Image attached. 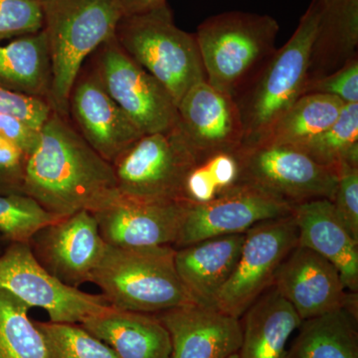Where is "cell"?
I'll return each instance as SVG.
<instances>
[{
  "mask_svg": "<svg viewBox=\"0 0 358 358\" xmlns=\"http://www.w3.org/2000/svg\"><path fill=\"white\" fill-rule=\"evenodd\" d=\"M23 193L61 217L94 213L120 196L112 164L55 112L27 155Z\"/></svg>",
  "mask_w": 358,
  "mask_h": 358,
  "instance_id": "6da1fadb",
  "label": "cell"
},
{
  "mask_svg": "<svg viewBox=\"0 0 358 358\" xmlns=\"http://www.w3.org/2000/svg\"><path fill=\"white\" fill-rule=\"evenodd\" d=\"M41 6L51 62L49 102L67 117L85 61L115 36L124 13L117 0H43Z\"/></svg>",
  "mask_w": 358,
  "mask_h": 358,
  "instance_id": "7a4b0ae2",
  "label": "cell"
},
{
  "mask_svg": "<svg viewBox=\"0 0 358 358\" xmlns=\"http://www.w3.org/2000/svg\"><path fill=\"white\" fill-rule=\"evenodd\" d=\"M324 1H310L291 38L275 51L253 81L234 99L243 122V147L258 145L303 95L310 49Z\"/></svg>",
  "mask_w": 358,
  "mask_h": 358,
  "instance_id": "3957f363",
  "label": "cell"
},
{
  "mask_svg": "<svg viewBox=\"0 0 358 358\" xmlns=\"http://www.w3.org/2000/svg\"><path fill=\"white\" fill-rule=\"evenodd\" d=\"M279 30L268 14L228 11L205 20L194 34L206 81L236 98L277 50Z\"/></svg>",
  "mask_w": 358,
  "mask_h": 358,
  "instance_id": "277c9868",
  "label": "cell"
},
{
  "mask_svg": "<svg viewBox=\"0 0 358 358\" xmlns=\"http://www.w3.org/2000/svg\"><path fill=\"white\" fill-rule=\"evenodd\" d=\"M173 246L119 248L108 245L92 282L112 307L159 313L194 303L179 279Z\"/></svg>",
  "mask_w": 358,
  "mask_h": 358,
  "instance_id": "5b68a950",
  "label": "cell"
},
{
  "mask_svg": "<svg viewBox=\"0 0 358 358\" xmlns=\"http://www.w3.org/2000/svg\"><path fill=\"white\" fill-rule=\"evenodd\" d=\"M115 36L122 50L167 90L176 105L193 85L206 80L194 33L176 25L167 2L122 16Z\"/></svg>",
  "mask_w": 358,
  "mask_h": 358,
  "instance_id": "8992f818",
  "label": "cell"
},
{
  "mask_svg": "<svg viewBox=\"0 0 358 358\" xmlns=\"http://www.w3.org/2000/svg\"><path fill=\"white\" fill-rule=\"evenodd\" d=\"M197 164L178 126L143 134L113 162L121 196L143 201H183L186 174Z\"/></svg>",
  "mask_w": 358,
  "mask_h": 358,
  "instance_id": "52a82bcc",
  "label": "cell"
},
{
  "mask_svg": "<svg viewBox=\"0 0 358 358\" xmlns=\"http://www.w3.org/2000/svg\"><path fill=\"white\" fill-rule=\"evenodd\" d=\"M298 244V227L292 213L250 228L236 267L219 292L214 307L241 319L273 286L278 270Z\"/></svg>",
  "mask_w": 358,
  "mask_h": 358,
  "instance_id": "ba28073f",
  "label": "cell"
},
{
  "mask_svg": "<svg viewBox=\"0 0 358 358\" xmlns=\"http://www.w3.org/2000/svg\"><path fill=\"white\" fill-rule=\"evenodd\" d=\"M96 76L110 98L143 134L178 124V105L162 84L129 57L115 36L96 51Z\"/></svg>",
  "mask_w": 358,
  "mask_h": 358,
  "instance_id": "9c48e42d",
  "label": "cell"
},
{
  "mask_svg": "<svg viewBox=\"0 0 358 358\" xmlns=\"http://www.w3.org/2000/svg\"><path fill=\"white\" fill-rule=\"evenodd\" d=\"M0 289L30 308H43L53 322L82 324L110 306L103 294L85 293L53 277L28 243H8L0 254Z\"/></svg>",
  "mask_w": 358,
  "mask_h": 358,
  "instance_id": "30bf717a",
  "label": "cell"
},
{
  "mask_svg": "<svg viewBox=\"0 0 358 358\" xmlns=\"http://www.w3.org/2000/svg\"><path fill=\"white\" fill-rule=\"evenodd\" d=\"M238 157L239 182L255 185L292 206L315 199L333 201L338 171L317 164L298 148L275 145L243 147L238 150Z\"/></svg>",
  "mask_w": 358,
  "mask_h": 358,
  "instance_id": "8fae6325",
  "label": "cell"
},
{
  "mask_svg": "<svg viewBox=\"0 0 358 358\" xmlns=\"http://www.w3.org/2000/svg\"><path fill=\"white\" fill-rule=\"evenodd\" d=\"M292 210L293 206L279 197L255 185L239 182L206 203L186 204L173 248L212 237L244 234L257 223L284 217Z\"/></svg>",
  "mask_w": 358,
  "mask_h": 358,
  "instance_id": "7c38bea8",
  "label": "cell"
},
{
  "mask_svg": "<svg viewBox=\"0 0 358 358\" xmlns=\"http://www.w3.org/2000/svg\"><path fill=\"white\" fill-rule=\"evenodd\" d=\"M33 256L53 277L79 289L92 282L108 245L91 212L81 210L44 226L28 242Z\"/></svg>",
  "mask_w": 358,
  "mask_h": 358,
  "instance_id": "4fadbf2b",
  "label": "cell"
},
{
  "mask_svg": "<svg viewBox=\"0 0 358 358\" xmlns=\"http://www.w3.org/2000/svg\"><path fill=\"white\" fill-rule=\"evenodd\" d=\"M178 110V128L197 162L209 155L238 152L243 147V122L236 102L206 80L186 92Z\"/></svg>",
  "mask_w": 358,
  "mask_h": 358,
  "instance_id": "5bb4252c",
  "label": "cell"
},
{
  "mask_svg": "<svg viewBox=\"0 0 358 358\" xmlns=\"http://www.w3.org/2000/svg\"><path fill=\"white\" fill-rule=\"evenodd\" d=\"M273 286L293 306L301 320L357 306L338 268L326 258L298 245L278 270Z\"/></svg>",
  "mask_w": 358,
  "mask_h": 358,
  "instance_id": "9a60e30c",
  "label": "cell"
},
{
  "mask_svg": "<svg viewBox=\"0 0 358 358\" xmlns=\"http://www.w3.org/2000/svg\"><path fill=\"white\" fill-rule=\"evenodd\" d=\"M186 204L182 201H143L120 195L114 202L92 214L101 236L109 246L173 247Z\"/></svg>",
  "mask_w": 358,
  "mask_h": 358,
  "instance_id": "2e32d148",
  "label": "cell"
},
{
  "mask_svg": "<svg viewBox=\"0 0 358 358\" xmlns=\"http://www.w3.org/2000/svg\"><path fill=\"white\" fill-rule=\"evenodd\" d=\"M69 115L78 133L110 164L143 136L110 98L94 68L78 76L70 94Z\"/></svg>",
  "mask_w": 358,
  "mask_h": 358,
  "instance_id": "e0dca14e",
  "label": "cell"
},
{
  "mask_svg": "<svg viewBox=\"0 0 358 358\" xmlns=\"http://www.w3.org/2000/svg\"><path fill=\"white\" fill-rule=\"evenodd\" d=\"M155 315L171 336V358H229L239 352L241 320L216 308L194 303Z\"/></svg>",
  "mask_w": 358,
  "mask_h": 358,
  "instance_id": "ac0fdd59",
  "label": "cell"
},
{
  "mask_svg": "<svg viewBox=\"0 0 358 358\" xmlns=\"http://www.w3.org/2000/svg\"><path fill=\"white\" fill-rule=\"evenodd\" d=\"M292 215L299 244L313 250L338 268L350 293L358 292V241L338 217L333 202L315 199L294 205Z\"/></svg>",
  "mask_w": 358,
  "mask_h": 358,
  "instance_id": "d6986e66",
  "label": "cell"
},
{
  "mask_svg": "<svg viewBox=\"0 0 358 358\" xmlns=\"http://www.w3.org/2000/svg\"><path fill=\"white\" fill-rule=\"evenodd\" d=\"M244 240L245 233L224 235L176 249V272L195 303L215 306L219 292L236 267Z\"/></svg>",
  "mask_w": 358,
  "mask_h": 358,
  "instance_id": "ffe728a7",
  "label": "cell"
},
{
  "mask_svg": "<svg viewBox=\"0 0 358 358\" xmlns=\"http://www.w3.org/2000/svg\"><path fill=\"white\" fill-rule=\"evenodd\" d=\"M82 327L109 345L120 358H171V336L154 313L110 306Z\"/></svg>",
  "mask_w": 358,
  "mask_h": 358,
  "instance_id": "44dd1931",
  "label": "cell"
},
{
  "mask_svg": "<svg viewBox=\"0 0 358 358\" xmlns=\"http://www.w3.org/2000/svg\"><path fill=\"white\" fill-rule=\"evenodd\" d=\"M242 317L239 358H288L287 343L303 320L274 286Z\"/></svg>",
  "mask_w": 358,
  "mask_h": 358,
  "instance_id": "7402d4cb",
  "label": "cell"
},
{
  "mask_svg": "<svg viewBox=\"0 0 358 358\" xmlns=\"http://www.w3.org/2000/svg\"><path fill=\"white\" fill-rule=\"evenodd\" d=\"M358 0H326L310 49L308 81L336 72L358 56Z\"/></svg>",
  "mask_w": 358,
  "mask_h": 358,
  "instance_id": "603a6c76",
  "label": "cell"
},
{
  "mask_svg": "<svg viewBox=\"0 0 358 358\" xmlns=\"http://www.w3.org/2000/svg\"><path fill=\"white\" fill-rule=\"evenodd\" d=\"M51 62L46 32L0 45V88L49 101Z\"/></svg>",
  "mask_w": 358,
  "mask_h": 358,
  "instance_id": "cb8c5ba5",
  "label": "cell"
},
{
  "mask_svg": "<svg viewBox=\"0 0 358 358\" xmlns=\"http://www.w3.org/2000/svg\"><path fill=\"white\" fill-rule=\"evenodd\" d=\"M288 358H358L357 306L303 320Z\"/></svg>",
  "mask_w": 358,
  "mask_h": 358,
  "instance_id": "d4e9b609",
  "label": "cell"
},
{
  "mask_svg": "<svg viewBox=\"0 0 358 358\" xmlns=\"http://www.w3.org/2000/svg\"><path fill=\"white\" fill-rule=\"evenodd\" d=\"M345 103L333 96L306 94L292 106L258 145L299 147L329 128Z\"/></svg>",
  "mask_w": 358,
  "mask_h": 358,
  "instance_id": "484cf974",
  "label": "cell"
},
{
  "mask_svg": "<svg viewBox=\"0 0 358 358\" xmlns=\"http://www.w3.org/2000/svg\"><path fill=\"white\" fill-rule=\"evenodd\" d=\"M30 308L0 289V358H47L43 336L30 320Z\"/></svg>",
  "mask_w": 358,
  "mask_h": 358,
  "instance_id": "4316f807",
  "label": "cell"
},
{
  "mask_svg": "<svg viewBox=\"0 0 358 358\" xmlns=\"http://www.w3.org/2000/svg\"><path fill=\"white\" fill-rule=\"evenodd\" d=\"M294 148L331 169H338L343 162L358 164V103L343 106L329 128Z\"/></svg>",
  "mask_w": 358,
  "mask_h": 358,
  "instance_id": "83f0119b",
  "label": "cell"
},
{
  "mask_svg": "<svg viewBox=\"0 0 358 358\" xmlns=\"http://www.w3.org/2000/svg\"><path fill=\"white\" fill-rule=\"evenodd\" d=\"M238 152H221L200 160L186 174L183 201L206 203L220 196L239 182Z\"/></svg>",
  "mask_w": 358,
  "mask_h": 358,
  "instance_id": "f1b7e54d",
  "label": "cell"
},
{
  "mask_svg": "<svg viewBox=\"0 0 358 358\" xmlns=\"http://www.w3.org/2000/svg\"><path fill=\"white\" fill-rule=\"evenodd\" d=\"M43 336L47 358H120L80 324L34 322Z\"/></svg>",
  "mask_w": 358,
  "mask_h": 358,
  "instance_id": "f546056e",
  "label": "cell"
},
{
  "mask_svg": "<svg viewBox=\"0 0 358 358\" xmlns=\"http://www.w3.org/2000/svg\"><path fill=\"white\" fill-rule=\"evenodd\" d=\"M25 194H0V234L7 243H28L44 226L60 220Z\"/></svg>",
  "mask_w": 358,
  "mask_h": 358,
  "instance_id": "4dcf8cb0",
  "label": "cell"
},
{
  "mask_svg": "<svg viewBox=\"0 0 358 358\" xmlns=\"http://www.w3.org/2000/svg\"><path fill=\"white\" fill-rule=\"evenodd\" d=\"M44 28L38 0H0V40L25 36Z\"/></svg>",
  "mask_w": 358,
  "mask_h": 358,
  "instance_id": "1f68e13d",
  "label": "cell"
},
{
  "mask_svg": "<svg viewBox=\"0 0 358 358\" xmlns=\"http://www.w3.org/2000/svg\"><path fill=\"white\" fill-rule=\"evenodd\" d=\"M53 112L46 99L0 88V114L13 117L33 129L40 131Z\"/></svg>",
  "mask_w": 358,
  "mask_h": 358,
  "instance_id": "d6a6232c",
  "label": "cell"
},
{
  "mask_svg": "<svg viewBox=\"0 0 358 358\" xmlns=\"http://www.w3.org/2000/svg\"><path fill=\"white\" fill-rule=\"evenodd\" d=\"M333 204L338 217L358 241V164L343 162L338 169Z\"/></svg>",
  "mask_w": 358,
  "mask_h": 358,
  "instance_id": "836d02e7",
  "label": "cell"
},
{
  "mask_svg": "<svg viewBox=\"0 0 358 358\" xmlns=\"http://www.w3.org/2000/svg\"><path fill=\"white\" fill-rule=\"evenodd\" d=\"M322 94L348 103H358V56L341 69L306 85V94Z\"/></svg>",
  "mask_w": 358,
  "mask_h": 358,
  "instance_id": "e575fe53",
  "label": "cell"
},
{
  "mask_svg": "<svg viewBox=\"0 0 358 358\" xmlns=\"http://www.w3.org/2000/svg\"><path fill=\"white\" fill-rule=\"evenodd\" d=\"M26 160L23 150L0 134V194H24Z\"/></svg>",
  "mask_w": 358,
  "mask_h": 358,
  "instance_id": "d590c367",
  "label": "cell"
},
{
  "mask_svg": "<svg viewBox=\"0 0 358 358\" xmlns=\"http://www.w3.org/2000/svg\"><path fill=\"white\" fill-rule=\"evenodd\" d=\"M0 134L23 150L26 155H29L38 141L39 131L33 129L25 124L0 114Z\"/></svg>",
  "mask_w": 358,
  "mask_h": 358,
  "instance_id": "8d00e7d4",
  "label": "cell"
},
{
  "mask_svg": "<svg viewBox=\"0 0 358 358\" xmlns=\"http://www.w3.org/2000/svg\"><path fill=\"white\" fill-rule=\"evenodd\" d=\"M124 15L145 13L166 3V0H117Z\"/></svg>",
  "mask_w": 358,
  "mask_h": 358,
  "instance_id": "74e56055",
  "label": "cell"
},
{
  "mask_svg": "<svg viewBox=\"0 0 358 358\" xmlns=\"http://www.w3.org/2000/svg\"><path fill=\"white\" fill-rule=\"evenodd\" d=\"M7 244L8 243H7L6 240H4V238L1 236V234H0V254L2 253V251L6 248Z\"/></svg>",
  "mask_w": 358,
  "mask_h": 358,
  "instance_id": "f35d334b",
  "label": "cell"
},
{
  "mask_svg": "<svg viewBox=\"0 0 358 358\" xmlns=\"http://www.w3.org/2000/svg\"><path fill=\"white\" fill-rule=\"evenodd\" d=\"M229 358H239V357H238V353H235V355H233L232 357H230Z\"/></svg>",
  "mask_w": 358,
  "mask_h": 358,
  "instance_id": "ab89813d",
  "label": "cell"
},
{
  "mask_svg": "<svg viewBox=\"0 0 358 358\" xmlns=\"http://www.w3.org/2000/svg\"><path fill=\"white\" fill-rule=\"evenodd\" d=\"M38 1H43V0H38Z\"/></svg>",
  "mask_w": 358,
  "mask_h": 358,
  "instance_id": "60d3db41",
  "label": "cell"
}]
</instances>
